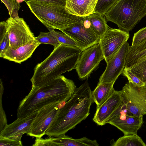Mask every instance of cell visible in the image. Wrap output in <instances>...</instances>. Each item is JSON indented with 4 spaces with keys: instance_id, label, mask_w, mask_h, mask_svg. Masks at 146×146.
Returning <instances> with one entry per match:
<instances>
[{
    "instance_id": "cell-1",
    "label": "cell",
    "mask_w": 146,
    "mask_h": 146,
    "mask_svg": "<svg viewBox=\"0 0 146 146\" xmlns=\"http://www.w3.org/2000/svg\"><path fill=\"white\" fill-rule=\"evenodd\" d=\"M76 88L73 81L63 75L44 85L32 86L29 94L20 102L17 118L28 117L52 104L65 103L71 98Z\"/></svg>"
},
{
    "instance_id": "cell-27",
    "label": "cell",
    "mask_w": 146,
    "mask_h": 146,
    "mask_svg": "<svg viewBox=\"0 0 146 146\" xmlns=\"http://www.w3.org/2000/svg\"><path fill=\"white\" fill-rule=\"evenodd\" d=\"M23 134L21 133L8 137H0V146H22L21 139Z\"/></svg>"
},
{
    "instance_id": "cell-7",
    "label": "cell",
    "mask_w": 146,
    "mask_h": 146,
    "mask_svg": "<svg viewBox=\"0 0 146 146\" xmlns=\"http://www.w3.org/2000/svg\"><path fill=\"white\" fill-rule=\"evenodd\" d=\"M122 101L127 109L137 116L146 115V88L130 83L125 84L120 91Z\"/></svg>"
},
{
    "instance_id": "cell-26",
    "label": "cell",
    "mask_w": 146,
    "mask_h": 146,
    "mask_svg": "<svg viewBox=\"0 0 146 146\" xmlns=\"http://www.w3.org/2000/svg\"><path fill=\"white\" fill-rule=\"evenodd\" d=\"M7 8L10 17L15 18L19 17V11L21 7L18 0H1Z\"/></svg>"
},
{
    "instance_id": "cell-21",
    "label": "cell",
    "mask_w": 146,
    "mask_h": 146,
    "mask_svg": "<svg viewBox=\"0 0 146 146\" xmlns=\"http://www.w3.org/2000/svg\"><path fill=\"white\" fill-rule=\"evenodd\" d=\"M86 17L90 22L93 31L100 37L106 31L108 26L104 15L94 13Z\"/></svg>"
},
{
    "instance_id": "cell-12",
    "label": "cell",
    "mask_w": 146,
    "mask_h": 146,
    "mask_svg": "<svg viewBox=\"0 0 146 146\" xmlns=\"http://www.w3.org/2000/svg\"><path fill=\"white\" fill-rule=\"evenodd\" d=\"M129 37V33L108 26L99 42L106 62L127 42Z\"/></svg>"
},
{
    "instance_id": "cell-20",
    "label": "cell",
    "mask_w": 146,
    "mask_h": 146,
    "mask_svg": "<svg viewBox=\"0 0 146 146\" xmlns=\"http://www.w3.org/2000/svg\"><path fill=\"white\" fill-rule=\"evenodd\" d=\"M115 82L98 84L92 91L93 99L96 105V109L108 99L115 90L113 88Z\"/></svg>"
},
{
    "instance_id": "cell-22",
    "label": "cell",
    "mask_w": 146,
    "mask_h": 146,
    "mask_svg": "<svg viewBox=\"0 0 146 146\" xmlns=\"http://www.w3.org/2000/svg\"><path fill=\"white\" fill-rule=\"evenodd\" d=\"M113 146H146V144L141 138L137 135H129L119 138L114 142Z\"/></svg>"
},
{
    "instance_id": "cell-4",
    "label": "cell",
    "mask_w": 146,
    "mask_h": 146,
    "mask_svg": "<svg viewBox=\"0 0 146 146\" xmlns=\"http://www.w3.org/2000/svg\"><path fill=\"white\" fill-rule=\"evenodd\" d=\"M31 12L48 29L60 30L77 22L80 16L72 14L60 4L31 1L26 3Z\"/></svg>"
},
{
    "instance_id": "cell-19",
    "label": "cell",
    "mask_w": 146,
    "mask_h": 146,
    "mask_svg": "<svg viewBox=\"0 0 146 146\" xmlns=\"http://www.w3.org/2000/svg\"><path fill=\"white\" fill-rule=\"evenodd\" d=\"M146 57V38L129 47L125 67L129 68Z\"/></svg>"
},
{
    "instance_id": "cell-6",
    "label": "cell",
    "mask_w": 146,
    "mask_h": 146,
    "mask_svg": "<svg viewBox=\"0 0 146 146\" xmlns=\"http://www.w3.org/2000/svg\"><path fill=\"white\" fill-rule=\"evenodd\" d=\"M143 116L134 115L122 100L119 106L109 117L106 123L115 127L124 135H137V132L143 123Z\"/></svg>"
},
{
    "instance_id": "cell-14",
    "label": "cell",
    "mask_w": 146,
    "mask_h": 146,
    "mask_svg": "<svg viewBox=\"0 0 146 146\" xmlns=\"http://www.w3.org/2000/svg\"><path fill=\"white\" fill-rule=\"evenodd\" d=\"M121 101L120 91L115 90L112 95L96 109L93 121L99 125L103 126L106 124L108 118Z\"/></svg>"
},
{
    "instance_id": "cell-30",
    "label": "cell",
    "mask_w": 146,
    "mask_h": 146,
    "mask_svg": "<svg viewBox=\"0 0 146 146\" xmlns=\"http://www.w3.org/2000/svg\"><path fill=\"white\" fill-rule=\"evenodd\" d=\"M0 86V132L7 124L6 115L3 109L2 103V98L3 92V87L2 85H1Z\"/></svg>"
},
{
    "instance_id": "cell-10",
    "label": "cell",
    "mask_w": 146,
    "mask_h": 146,
    "mask_svg": "<svg viewBox=\"0 0 146 146\" xmlns=\"http://www.w3.org/2000/svg\"><path fill=\"white\" fill-rule=\"evenodd\" d=\"M63 103H56L45 106L37 112L28 135L41 138L57 115Z\"/></svg>"
},
{
    "instance_id": "cell-33",
    "label": "cell",
    "mask_w": 146,
    "mask_h": 146,
    "mask_svg": "<svg viewBox=\"0 0 146 146\" xmlns=\"http://www.w3.org/2000/svg\"><path fill=\"white\" fill-rule=\"evenodd\" d=\"M20 1H23L26 3L28 1L35 0L37 1H42L43 2H48L53 3L57 4L63 5L66 7V0H19Z\"/></svg>"
},
{
    "instance_id": "cell-18",
    "label": "cell",
    "mask_w": 146,
    "mask_h": 146,
    "mask_svg": "<svg viewBox=\"0 0 146 146\" xmlns=\"http://www.w3.org/2000/svg\"><path fill=\"white\" fill-rule=\"evenodd\" d=\"M48 146H98L96 140H92L86 137L74 139L65 135L46 139Z\"/></svg>"
},
{
    "instance_id": "cell-29",
    "label": "cell",
    "mask_w": 146,
    "mask_h": 146,
    "mask_svg": "<svg viewBox=\"0 0 146 146\" xmlns=\"http://www.w3.org/2000/svg\"><path fill=\"white\" fill-rule=\"evenodd\" d=\"M128 80V82L139 86H144L145 84L131 70L130 68L125 67L122 74Z\"/></svg>"
},
{
    "instance_id": "cell-16",
    "label": "cell",
    "mask_w": 146,
    "mask_h": 146,
    "mask_svg": "<svg viewBox=\"0 0 146 146\" xmlns=\"http://www.w3.org/2000/svg\"><path fill=\"white\" fill-rule=\"evenodd\" d=\"M37 112L25 117L17 118L12 123L7 124L0 132V137H8L21 133L27 134Z\"/></svg>"
},
{
    "instance_id": "cell-11",
    "label": "cell",
    "mask_w": 146,
    "mask_h": 146,
    "mask_svg": "<svg viewBox=\"0 0 146 146\" xmlns=\"http://www.w3.org/2000/svg\"><path fill=\"white\" fill-rule=\"evenodd\" d=\"M81 17L77 22L60 31L72 38L77 44L78 48L83 51L98 43L100 37L92 29L86 28L84 26Z\"/></svg>"
},
{
    "instance_id": "cell-3",
    "label": "cell",
    "mask_w": 146,
    "mask_h": 146,
    "mask_svg": "<svg viewBox=\"0 0 146 146\" xmlns=\"http://www.w3.org/2000/svg\"><path fill=\"white\" fill-rule=\"evenodd\" d=\"M82 51L78 47L61 44L54 48L48 57L35 67L31 79L32 86L44 85L75 69Z\"/></svg>"
},
{
    "instance_id": "cell-23",
    "label": "cell",
    "mask_w": 146,
    "mask_h": 146,
    "mask_svg": "<svg viewBox=\"0 0 146 146\" xmlns=\"http://www.w3.org/2000/svg\"><path fill=\"white\" fill-rule=\"evenodd\" d=\"M129 68L145 84L146 83V57Z\"/></svg>"
},
{
    "instance_id": "cell-9",
    "label": "cell",
    "mask_w": 146,
    "mask_h": 146,
    "mask_svg": "<svg viewBox=\"0 0 146 146\" xmlns=\"http://www.w3.org/2000/svg\"><path fill=\"white\" fill-rule=\"evenodd\" d=\"M104 59L99 42L82 51L75 68L79 78L82 80L88 78Z\"/></svg>"
},
{
    "instance_id": "cell-34",
    "label": "cell",
    "mask_w": 146,
    "mask_h": 146,
    "mask_svg": "<svg viewBox=\"0 0 146 146\" xmlns=\"http://www.w3.org/2000/svg\"><path fill=\"white\" fill-rule=\"evenodd\" d=\"M144 86L145 87V88H146V83H145V85Z\"/></svg>"
},
{
    "instance_id": "cell-28",
    "label": "cell",
    "mask_w": 146,
    "mask_h": 146,
    "mask_svg": "<svg viewBox=\"0 0 146 146\" xmlns=\"http://www.w3.org/2000/svg\"><path fill=\"white\" fill-rule=\"evenodd\" d=\"M117 0H98L93 13L104 15Z\"/></svg>"
},
{
    "instance_id": "cell-8",
    "label": "cell",
    "mask_w": 146,
    "mask_h": 146,
    "mask_svg": "<svg viewBox=\"0 0 146 146\" xmlns=\"http://www.w3.org/2000/svg\"><path fill=\"white\" fill-rule=\"evenodd\" d=\"M5 23L9 35L10 48L16 49L35 39L33 33L23 18L10 17Z\"/></svg>"
},
{
    "instance_id": "cell-31",
    "label": "cell",
    "mask_w": 146,
    "mask_h": 146,
    "mask_svg": "<svg viewBox=\"0 0 146 146\" xmlns=\"http://www.w3.org/2000/svg\"><path fill=\"white\" fill-rule=\"evenodd\" d=\"M10 41L7 32L3 38L0 40V57L2 58L4 53L9 48Z\"/></svg>"
},
{
    "instance_id": "cell-17",
    "label": "cell",
    "mask_w": 146,
    "mask_h": 146,
    "mask_svg": "<svg viewBox=\"0 0 146 146\" xmlns=\"http://www.w3.org/2000/svg\"><path fill=\"white\" fill-rule=\"evenodd\" d=\"M98 0H66V8L70 13L86 16L94 13Z\"/></svg>"
},
{
    "instance_id": "cell-5",
    "label": "cell",
    "mask_w": 146,
    "mask_h": 146,
    "mask_svg": "<svg viewBox=\"0 0 146 146\" xmlns=\"http://www.w3.org/2000/svg\"><path fill=\"white\" fill-rule=\"evenodd\" d=\"M146 15V0H117L104 15L107 21L129 33Z\"/></svg>"
},
{
    "instance_id": "cell-15",
    "label": "cell",
    "mask_w": 146,
    "mask_h": 146,
    "mask_svg": "<svg viewBox=\"0 0 146 146\" xmlns=\"http://www.w3.org/2000/svg\"><path fill=\"white\" fill-rule=\"evenodd\" d=\"M40 44L34 39L16 49L9 48L2 58L16 63H21L31 57Z\"/></svg>"
},
{
    "instance_id": "cell-13",
    "label": "cell",
    "mask_w": 146,
    "mask_h": 146,
    "mask_svg": "<svg viewBox=\"0 0 146 146\" xmlns=\"http://www.w3.org/2000/svg\"><path fill=\"white\" fill-rule=\"evenodd\" d=\"M129 46V43L125 42L106 62V68L100 77L98 84L115 82L119 76L122 74L125 67Z\"/></svg>"
},
{
    "instance_id": "cell-24",
    "label": "cell",
    "mask_w": 146,
    "mask_h": 146,
    "mask_svg": "<svg viewBox=\"0 0 146 146\" xmlns=\"http://www.w3.org/2000/svg\"><path fill=\"white\" fill-rule=\"evenodd\" d=\"M48 30L51 34L56 38L61 44L66 46L78 48L76 42L67 35L63 33L56 31L54 29H50Z\"/></svg>"
},
{
    "instance_id": "cell-2",
    "label": "cell",
    "mask_w": 146,
    "mask_h": 146,
    "mask_svg": "<svg viewBox=\"0 0 146 146\" xmlns=\"http://www.w3.org/2000/svg\"><path fill=\"white\" fill-rule=\"evenodd\" d=\"M93 102L92 91L86 80L76 88L71 98L60 109L45 135L49 137L65 135L88 117Z\"/></svg>"
},
{
    "instance_id": "cell-32",
    "label": "cell",
    "mask_w": 146,
    "mask_h": 146,
    "mask_svg": "<svg viewBox=\"0 0 146 146\" xmlns=\"http://www.w3.org/2000/svg\"><path fill=\"white\" fill-rule=\"evenodd\" d=\"M146 38V27L143 28L135 33L132 39L131 45L133 46Z\"/></svg>"
},
{
    "instance_id": "cell-25",
    "label": "cell",
    "mask_w": 146,
    "mask_h": 146,
    "mask_svg": "<svg viewBox=\"0 0 146 146\" xmlns=\"http://www.w3.org/2000/svg\"><path fill=\"white\" fill-rule=\"evenodd\" d=\"M35 40L40 44L43 43L52 45L54 46V48L61 44L50 32H40L38 36L35 37Z\"/></svg>"
}]
</instances>
